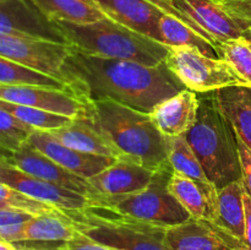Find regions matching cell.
<instances>
[{
    "instance_id": "1",
    "label": "cell",
    "mask_w": 251,
    "mask_h": 250,
    "mask_svg": "<svg viewBox=\"0 0 251 250\" xmlns=\"http://www.w3.org/2000/svg\"><path fill=\"white\" fill-rule=\"evenodd\" d=\"M64 77L83 102L110 100L147 114L159 103L186 90L166 63L151 66L97 58L73 48L64 66Z\"/></svg>"
},
{
    "instance_id": "2",
    "label": "cell",
    "mask_w": 251,
    "mask_h": 250,
    "mask_svg": "<svg viewBox=\"0 0 251 250\" xmlns=\"http://www.w3.org/2000/svg\"><path fill=\"white\" fill-rule=\"evenodd\" d=\"M85 103L86 118L112 144L120 158L152 171L168 163V137L157 129L151 115L110 100Z\"/></svg>"
},
{
    "instance_id": "3",
    "label": "cell",
    "mask_w": 251,
    "mask_h": 250,
    "mask_svg": "<svg viewBox=\"0 0 251 250\" xmlns=\"http://www.w3.org/2000/svg\"><path fill=\"white\" fill-rule=\"evenodd\" d=\"M55 24L66 44L86 55L154 66L164 63L169 54V47L108 17L86 25L64 21H55Z\"/></svg>"
},
{
    "instance_id": "4",
    "label": "cell",
    "mask_w": 251,
    "mask_h": 250,
    "mask_svg": "<svg viewBox=\"0 0 251 250\" xmlns=\"http://www.w3.org/2000/svg\"><path fill=\"white\" fill-rule=\"evenodd\" d=\"M199 100L198 120L184 137L218 190L242 178L237 136L216 105L212 92L202 93Z\"/></svg>"
},
{
    "instance_id": "5",
    "label": "cell",
    "mask_w": 251,
    "mask_h": 250,
    "mask_svg": "<svg viewBox=\"0 0 251 250\" xmlns=\"http://www.w3.org/2000/svg\"><path fill=\"white\" fill-rule=\"evenodd\" d=\"M173 169L166 163L154 171L151 183L144 190L126 195H90L87 207L100 208L130 220L171 228L190 220V215L169 193L168 181Z\"/></svg>"
},
{
    "instance_id": "6",
    "label": "cell",
    "mask_w": 251,
    "mask_h": 250,
    "mask_svg": "<svg viewBox=\"0 0 251 250\" xmlns=\"http://www.w3.org/2000/svg\"><path fill=\"white\" fill-rule=\"evenodd\" d=\"M64 213L73 220L81 234L112 250H172L166 240L167 228L100 208L86 207Z\"/></svg>"
},
{
    "instance_id": "7",
    "label": "cell",
    "mask_w": 251,
    "mask_h": 250,
    "mask_svg": "<svg viewBox=\"0 0 251 250\" xmlns=\"http://www.w3.org/2000/svg\"><path fill=\"white\" fill-rule=\"evenodd\" d=\"M164 14L173 15L216 48L229 39L245 37L244 29L218 0H149Z\"/></svg>"
},
{
    "instance_id": "8",
    "label": "cell",
    "mask_w": 251,
    "mask_h": 250,
    "mask_svg": "<svg viewBox=\"0 0 251 250\" xmlns=\"http://www.w3.org/2000/svg\"><path fill=\"white\" fill-rule=\"evenodd\" d=\"M164 63L186 90L200 95L232 86H242L225 60L211 58L199 49L172 47Z\"/></svg>"
},
{
    "instance_id": "9",
    "label": "cell",
    "mask_w": 251,
    "mask_h": 250,
    "mask_svg": "<svg viewBox=\"0 0 251 250\" xmlns=\"http://www.w3.org/2000/svg\"><path fill=\"white\" fill-rule=\"evenodd\" d=\"M70 50V46L65 43L0 34V56L65 83L64 66Z\"/></svg>"
},
{
    "instance_id": "10",
    "label": "cell",
    "mask_w": 251,
    "mask_h": 250,
    "mask_svg": "<svg viewBox=\"0 0 251 250\" xmlns=\"http://www.w3.org/2000/svg\"><path fill=\"white\" fill-rule=\"evenodd\" d=\"M0 183L6 184L28 198L54 206L63 212L83 210L88 206L86 195L29 175L7 159H0Z\"/></svg>"
},
{
    "instance_id": "11",
    "label": "cell",
    "mask_w": 251,
    "mask_h": 250,
    "mask_svg": "<svg viewBox=\"0 0 251 250\" xmlns=\"http://www.w3.org/2000/svg\"><path fill=\"white\" fill-rule=\"evenodd\" d=\"M0 34L65 43L63 33L31 0H0Z\"/></svg>"
},
{
    "instance_id": "12",
    "label": "cell",
    "mask_w": 251,
    "mask_h": 250,
    "mask_svg": "<svg viewBox=\"0 0 251 250\" xmlns=\"http://www.w3.org/2000/svg\"><path fill=\"white\" fill-rule=\"evenodd\" d=\"M0 100L65 115L71 119L87 117L86 103L71 90L32 85H0Z\"/></svg>"
},
{
    "instance_id": "13",
    "label": "cell",
    "mask_w": 251,
    "mask_h": 250,
    "mask_svg": "<svg viewBox=\"0 0 251 250\" xmlns=\"http://www.w3.org/2000/svg\"><path fill=\"white\" fill-rule=\"evenodd\" d=\"M27 142L53 159L59 166L85 179L92 178L93 175L115 163L118 159L114 157L97 156L76 151L61 144L49 131L42 130H32L27 137Z\"/></svg>"
},
{
    "instance_id": "14",
    "label": "cell",
    "mask_w": 251,
    "mask_h": 250,
    "mask_svg": "<svg viewBox=\"0 0 251 250\" xmlns=\"http://www.w3.org/2000/svg\"><path fill=\"white\" fill-rule=\"evenodd\" d=\"M7 161L25 173L44 181L70 189L86 196L90 194V185H88L87 179L81 178L59 166L53 159L31 146L27 141L24 142L19 149L15 150L12 152V156Z\"/></svg>"
},
{
    "instance_id": "15",
    "label": "cell",
    "mask_w": 251,
    "mask_h": 250,
    "mask_svg": "<svg viewBox=\"0 0 251 250\" xmlns=\"http://www.w3.org/2000/svg\"><path fill=\"white\" fill-rule=\"evenodd\" d=\"M154 171L129 159H117L115 163L87 179L90 195H126L144 190L151 183Z\"/></svg>"
},
{
    "instance_id": "16",
    "label": "cell",
    "mask_w": 251,
    "mask_h": 250,
    "mask_svg": "<svg viewBox=\"0 0 251 250\" xmlns=\"http://www.w3.org/2000/svg\"><path fill=\"white\" fill-rule=\"evenodd\" d=\"M91 1L108 19L159 42V20L164 12L149 0H91Z\"/></svg>"
},
{
    "instance_id": "17",
    "label": "cell",
    "mask_w": 251,
    "mask_h": 250,
    "mask_svg": "<svg viewBox=\"0 0 251 250\" xmlns=\"http://www.w3.org/2000/svg\"><path fill=\"white\" fill-rule=\"evenodd\" d=\"M166 240L172 250H233L244 249L212 222L190 218L167 228Z\"/></svg>"
},
{
    "instance_id": "18",
    "label": "cell",
    "mask_w": 251,
    "mask_h": 250,
    "mask_svg": "<svg viewBox=\"0 0 251 250\" xmlns=\"http://www.w3.org/2000/svg\"><path fill=\"white\" fill-rule=\"evenodd\" d=\"M199 107L198 93L183 90L159 103L150 115L166 137L184 136L195 125Z\"/></svg>"
},
{
    "instance_id": "19",
    "label": "cell",
    "mask_w": 251,
    "mask_h": 250,
    "mask_svg": "<svg viewBox=\"0 0 251 250\" xmlns=\"http://www.w3.org/2000/svg\"><path fill=\"white\" fill-rule=\"evenodd\" d=\"M168 189L191 218L213 222L217 210V188L212 183H199L173 172Z\"/></svg>"
},
{
    "instance_id": "20",
    "label": "cell",
    "mask_w": 251,
    "mask_h": 250,
    "mask_svg": "<svg viewBox=\"0 0 251 250\" xmlns=\"http://www.w3.org/2000/svg\"><path fill=\"white\" fill-rule=\"evenodd\" d=\"M242 180L232 181L217 190V210L213 225L244 248L245 210Z\"/></svg>"
},
{
    "instance_id": "21",
    "label": "cell",
    "mask_w": 251,
    "mask_h": 250,
    "mask_svg": "<svg viewBox=\"0 0 251 250\" xmlns=\"http://www.w3.org/2000/svg\"><path fill=\"white\" fill-rule=\"evenodd\" d=\"M212 96L235 136L251 149V88L232 86L215 91Z\"/></svg>"
},
{
    "instance_id": "22",
    "label": "cell",
    "mask_w": 251,
    "mask_h": 250,
    "mask_svg": "<svg viewBox=\"0 0 251 250\" xmlns=\"http://www.w3.org/2000/svg\"><path fill=\"white\" fill-rule=\"evenodd\" d=\"M49 132L61 144L76 151L120 158L117 150L87 118L74 119L70 124Z\"/></svg>"
},
{
    "instance_id": "23",
    "label": "cell",
    "mask_w": 251,
    "mask_h": 250,
    "mask_svg": "<svg viewBox=\"0 0 251 250\" xmlns=\"http://www.w3.org/2000/svg\"><path fill=\"white\" fill-rule=\"evenodd\" d=\"M73 220L63 211H53L37 215L26 223L24 240L39 243H68L76 237Z\"/></svg>"
},
{
    "instance_id": "24",
    "label": "cell",
    "mask_w": 251,
    "mask_h": 250,
    "mask_svg": "<svg viewBox=\"0 0 251 250\" xmlns=\"http://www.w3.org/2000/svg\"><path fill=\"white\" fill-rule=\"evenodd\" d=\"M50 21L86 25L105 19L91 0H31Z\"/></svg>"
},
{
    "instance_id": "25",
    "label": "cell",
    "mask_w": 251,
    "mask_h": 250,
    "mask_svg": "<svg viewBox=\"0 0 251 250\" xmlns=\"http://www.w3.org/2000/svg\"><path fill=\"white\" fill-rule=\"evenodd\" d=\"M159 42L169 48L190 47L199 49L211 58H218L217 48L212 43L173 15L163 14L159 20Z\"/></svg>"
},
{
    "instance_id": "26",
    "label": "cell",
    "mask_w": 251,
    "mask_h": 250,
    "mask_svg": "<svg viewBox=\"0 0 251 250\" xmlns=\"http://www.w3.org/2000/svg\"><path fill=\"white\" fill-rule=\"evenodd\" d=\"M168 163L176 173L199 183H211L195 152L184 136L168 137Z\"/></svg>"
},
{
    "instance_id": "27",
    "label": "cell",
    "mask_w": 251,
    "mask_h": 250,
    "mask_svg": "<svg viewBox=\"0 0 251 250\" xmlns=\"http://www.w3.org/2000/svg\"><path fill=\"white\" fill-rule=\"evenodd\" d=\"M0 85H32L70 90L69 85L59 78L15 63L4 56H0Z\"/></svg>"
},
{
    "instance_id": "28",
    "label": "cell",
    "mask_w": 251,
    "mask_h": 250,
    "mask_svg": "<svg viewBox=\"0 0 251 250\" xmlns=\"http://www.w3.org/2000/svg\"><path fill=\"white\" fill-rule=\"evenodd\" d=\"M0 109L11 114L12 117L16 118L27 126L34 130H42V131H53V130L60 129V127L70 124L74 120L65 115L55 114V113L47 112V110L38 109V108L16 104V103L2 100H0Z\"/></svg>"
},
{
    "instance_id": "29",
    "label": "cell",
    "mask_w": 251,
    "mask_h": 250,
    "mask_svg": "<svg viewBox=\"0 0 251 250\" xmlns=\"http://www.w3.org/2000/svg\"><path fill=\"white\" fill-rule=\"evenodd\" d=\"M218 58L225 60L242 86L251 88V41L247 37L229 39L217 48Z\"/></svg>"
},
{
    "instance_id": "30",
    "label": "cell",
    "mask_w": 251,
    "mask_h": 250,
    "mask_svg": "<svg viewBox=\"0 0 251 250\" xmlns=\"http://www.w3.org/2000/svg\"><path fill=\"white\" fill-rule=\"evenodd\" d=\"M32 127L17 120L5 110L0 109V147L14 152L31 134Z\"/></svg>"
},
{
    "instance_id": "31",
    "label": "cell",
    "mask_w": 251,
    "mask_h": 250,
    "mask_svg": "<svg viewBox=\"0 0 251 250\" xmlns=\"http://www.w3.org/2000/svg\"><path fill=\"white\" fill-rule=\"evenodd\" d=\"M0 203H4L9 207L24 210L26 212L32 213V215H41V213L53 212V211L59 210V208L48 205V203L28 198V196L24 195L20 191L15 190V189L10 188L9 185L2 183H0Z\"/></svg>"
},
{
    "instance_id": "32",
    "label": "cell",
    "mask_w": 251,
    "mask_h": 250,
    "mask_svg": "<svg viewBox=\"0 0 251 250\" xmlns=\"http://www.w3.org/2000/svg\"><path fill=\"white\" fill-rule=\"evenodd\" d=\"M251 39V0H218Z\"/></svg>"
},
{
    "instance_id": "33",
    "label": "cell",
    "mask_w": 251,
    "mask_h": 250,
    "mask_svg": "<svg viewBox=\"0 0 251 250\" xmlns=\"http://www.w3.org/2000/svg\"><path fill=\"white\" fill-rule=\"evenodd\" d=\"M238 153H239L240 173H242L243 186H244L245 194L251 196V149L248 147L244 142L237 137Z\"/></svg>"
},
{
    "instance_id": "34",
    "label": "cell",
    "mask_w": 251,
    "mask_h": 250,
    "mask_svg": "<svg viewBox=\"0 0 251 250\" xmlns=\"http://www.w3.org/2000/svg\"><path fill=\"white\" fill-rule=\"evenodd\" d=\"M34 216L37 215H32V213L19 210V208H0V228L14 225H24V223L29 222Z\"/></svg>"
},
{
    "instance_id": "35",
    "label": "cell",
    "mask_w": 251,
    "mask_h": 250,
    "mask_svg": "<svg viewBox=\"0 0 251 250\" xmlns=\"http://www.w3.org/2000/svg\"><path fill=\"white\" fill-rule=\"evenodd\" d=\"M64 250H112V249L100 244V243L93 242V240H91L90 238L85 237V235L81 234V233L78 232L74 239H71L70 242L66 243Z\"/></svg>"
},
{
    "instance_id": "36",
    "label": "cell",
    "mask_w": 251,
    "mask_h": 250,
    "mask_svg": "<svg viewBox=\"0 0 251 250\" xmlns=\"http://www.w3.org/2000/svg\"><path fill=\"white\" fill-rule=\"evenodd\" d=\"M245 210V238L244 250H251V196L244 194Z\"/></svg>"
},
{
    "instance_id": "37",
    "label": "cell",
    "mask_w": 251,
    "mask_h": 250,
    "mask_svg": "<svg viewBox=\"0 0 251 250\" xmlns=\"http://www.w3.org/2000/svg\"><path fill=\"white\" fill-rule=\"evenodd\" d=\"M0 250H20V249H17L12 243L5 242V240H0Z\"/></svg>"
},
{
    "instance_id": "38",
    "label": "cell",
    "mask_w": 251,
    "mask_h": 250,
    "mask_svg": "<svg viewBox=\"0 0 251 250\" xmlns=\"http://www.w3.org/2000/svg\"><path fill=\"white\" fill-rule=\"evenodd\" d=\"M11 156H12L11 151H9V150L0 147V159H9Z\"/></svg>"
},
{
    "instance_id": "39",
    "label": "cell",
    "mask_w": 251,
    "mask_h": 250,
    "mask_svg": "<svg viewBox=\"0 0 251 250\" xmlns=\"http://www.w3.org/2000/svg\"><path fill=\"white\" fill-rule=\"evenodd\" d=\"M6 207H9V206L4 205V203H0V208H6Z\"/></svg>"
},
{
    "instance_id": "40",
    "label": "cell",
    "mask_w": 251,
    "mask_h": 250,
    "mask_svg": "<svg viewBox=\"0 0 251 250\" xmlns=\"http://www.w3.org/2000/svg\"><path fill=\"white\" fill-rule=\"evenodd\" d=\"M233 250H244V249H233Z\"/></svg>"
},
{
    "instance_id": "41",
    "label": "cell",
    "mask_w": 251,
    "mask_h": 250,
    "mask_svg": "<svg viewBox=\"0 0 251 250\" xmlns=\"http://www.w3.org/2000/svg\"><path fill=\"white\" fill-rule=\"evenodd\" d=\"M250 41H251V39H250Z\"/></svg>"
}]
</instances>
